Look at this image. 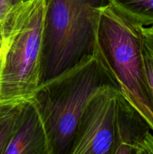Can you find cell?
<instances>
[{
	"instance_id": "1",
	"label": "cell",
	"mask_w": 153,
	"mask_h": 154,
	"mask_svg": "<svg viewBox=\"0 0 153 154\" xmlns=\"http://www.w3.org/2000/svg\"><path fill=\"white\" fill-rule=\"evenodd\" d=\"M49 0H26L1 22L0 105L32 101L41 84Z\"/></svg>"
},
{
	"instance_id": "2",
	"label": "cell",
	"mask_w": 153,
	"mask_h": 154,
	"mask_svg": "<svg viewBox=\"0 0 153 154\" xmlns=\"http://www.w3.org/2000/svg\"><path fill=\"white\" fill-rule=\"evenodd\" d=\"M141 26L109 3L96 9L92 54L111 84L134 107L153 132V94L144 60Z\"/></svg>"
},
{
	"instance_id": "3",
	"label": "cell",
	"mask_w": 153,
	"mask_h": 154,
	"mask_svg": "<svg viewBox=\"0 0 153 154\" xmlns=\"http://www.w3.org/2000/svg\"><path fill=\"white\" fill-rule=\"evenodd\" d=\"M107 84L110 81L91 54L38 86L32 101L44 125L50 154H70L87 100L98 87Z\"/></svg>"
},
{
	"instance_id": "4",
	"label": "cell",
	"mask_w": 153,
	"mask_h": 154,
	"mask_svg": "<svg viewBox=\"0 0 153 154\" xmlns=\"http://www.w3.org/2000/svg\"><path fill=\"white\" fill-rule=\"evenodd\" d=\"M108 0H49L41 83L92 54L96 9Z\"/></svg>"
},
{
	"instance_id": "5",
	"label": "cell",
	"mask_w": 153,
	"mask_h": 154,
	"mask_svg": "<svg viewBox=\"0 0 153 154\" xmlns=\"http://www.w3.org/2000/svg\"><path fill=\"white\" fill-rule=\"evenodd\" d=\"M118 90L98 87L87 100L78 121L70 154H112Z\"/></svg>"
},
{
	"instance_id": "6",
	"label": "cell",
	"mask_w": 153,
	"mask_h": 154,
	"mask_svg": "<svg viewBox=\"0 0 153 154\" xmlns=\"http://www.w3.org/2000/svg\"><path fill=\"white\" fill-rule=\"evenodd\" d=\"M151 127L118 92L112 154H153Z\"/></svg>"
},
{
	"instance_id": "7",
	"label": "cell",
	"mask_w": 153,
	"mask_h": 154,
	"mask_svg": "<svg viewBox=\"0 0 153 154\" xmlns=\"http://www.w3.org/2000/svg\"><path fill=\"white\" fill-rule=\"evenodd\" d=\"M4 154H50L44 125L32 101L24 104L19 127Z\"/></svg>"
},
{
	"instance_id": "8",
	"label": "cell",
	"mask_w": 153,
	"mask_h": 154,
	"mask_svg": "<svg viewBox=\"0 0 153 154\" xmlns=\"http://www.w3.org/2000/svg\"><path fill=\"white\" fill-rule=\"evenodd\" d=\"M108 3L133 23L153 26V0H108Z\"/></svg>"
},
{
	"instance_id": "9",
	"label": "cell",
	"mask_w": 153,
	"mask_h": 154,
	"mask_svg": "<svg viewBox=\"0 0 153 154\" xmlns=\"http://www.w3.org/2000/svg\"><path fill=\"white\" fill-rule=\"evenodd\" d=\"M25 103L0 105V154H4L19 127Z\"/></svg>"
},
{
	"instance_id": "10",
	"label": "cell",
	"mask_w": 153,
	"mask_h": 154,
	"mask_svg": "<svg viewBox=\"0 0 153 154\" xmlns=\"http://www.w3.org/2000/svg\"><path fill=\"white\" fill-rule=\"evenodd\" d=\"M147 77L153 94V26H141Z\"/></svg>"
},
{
	"instance_id": "11",
	"label": "cell",
	"mask_w": 153,
	"mask_h": 154,
	"mask_svg": "<svg viewBox=\"0 0 153 154\" xmlns=\"http://www.w3.org/2000/svg\"><path fill=\"white\" fill-rule=\"evenodd\" d=\"M23 1L26 0H0V15L2 18L4 19L14 5Z\"/></svg>"
},
{
	"instance_id": "12",
	"label": "cell",
	"mask_w": 153,
	"mask_h": 154,
	"mask_svg": "<svg viewBox=\"0 0 153 154\" xmlns=\"http://www.w3.org/2000/svg\"><path fill=\"white\" fill-rule=\"evenodd\" d=\"M0 45H1V23H0Z\"/></svg>"
},
{
	"instance_id": "13",
	"label": "cell",
	"mask_w": 153,
	"mask_h": 154,
	"mask_svg": "<svg viewBox=\"0 0 153 154\" xmlns=\"http://www.w3.org/2000/svg\"><path fill=\"white\" fill-rule=\"evenodd\" d=\"M2 17H1V15H0V23L2 22Z\"/></svg>"
}]
</instances>
